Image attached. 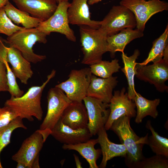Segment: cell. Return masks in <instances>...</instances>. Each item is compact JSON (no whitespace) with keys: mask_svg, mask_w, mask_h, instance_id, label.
<instances>
[{"mask_svg":"<svg viewBox=\"0 0 168 168\" xmlns=\"http://www.w3.org/2000/svg\"><path fill=\"white\" fill-rule=\"evenodd\" d=\"M56 73V71L53 70L41 85L31 87L21 97L16 98L11 96L6 101L4 106L9 107L22 119H26L32 121L34 120L33 117H34L38 120H41L43 114L41 105L42 93L48 83L54 77Z\"/></svg>","mask_w":168,"mask_h":168,"instance_id":"cell-1","label":"cell"},{"mask_svg":"<svg viewBox=\"0 0 168 168\" xmlns=\"http://www.w3.org/2000/svg\"><path fill=\"white\" fill-rule=\"evenodd\" d=\"M130 119L127 116L119 118L114 121L110 129L118 136L125 146L127 164L131 166L144 158L142 148L147 144L148 135L142 137L138 136L131 128Z\"/></svg>","mask_w":168,"mask_h":168,"instance_id":"cell-2","label":"cell"},{"mask_svg":"<svg viewBox=\"0 0 168 168\" xmlns=\"http://www.w3.org/2000/svg\"><path fill=\"white\" fill-rule=\"evenodd\" d=\"M79 32L83 55L81 63L90 65L101 61L103 55L108 52L107 36L99 29L86 25L79 26Z\"/></svg>","mask_w":168,"mask_h":168,"instance_id":"cell-3","label":"cell"},{"mask_svg":"<svg viewBox=\"0 0 168 168\" xmlns=\"http://www.w3.org/2000/svg\"><path fill=\"white\" fill-rule=\"evenodd\" d=\"M49 35L40 31L37 27L24 28L8 36L6 42L10 46L19 50L28 61L35 64L46 59V57L45 55L34 53L33 47L36 42L46 43L47 36Z\"/></svg>","mask_w":168,"mask_h":168,"instance_id":"cell-4","label":"cell"},{"mask_svg":"<svg viewBox=\"0 0 168 168\" xmlns=\"http://www.w3.org/2000/svg\"><path fill=\"white\" fill-rule=\"evenodd\" d=\"M92 75L90 67L73 69L67 80L55 86L62 90L72 101L82 102L87 96Z\"/></svg>","mask_w":168,"mask_h":168,"instance_id":"cell-5","label":"cell"},{"mask_svg":"<svg viewBox=\"0 0 168 168\" xmlns=\"http://www.w3.org/2000/svg\"><path fill=\"white\" fill-rule=\"evenodd\" d=\"M100 24L99 29L108 36L125 28L133 29L136 26V22L133 12L126 7L120 5L113 6L100 21Z\"/></svg>","mask_w":168,"mask_h":168,"instance_id":"cell-6","label":"cell"},{"mask_svg":"<svg viewBox=\"0 0 168 168\" xmlns=\"http://www.w3.org/2000/svg\"><path fill=\"white\" fill-rule=\"evenodd\" d=\"M120 5L124 6L133 13L137 29L143 32L146 23L154 14L168 10V3L160 0H122Z\"/></svg>","mask_w":168,"mask_h":168,"instance_id":"cell-7","label":"cell"},{"mask_svg":"<svg viewBox=\"0 0 168 168\" xmlns=\"http://www.w3.org/2000/svg\"><path fill=\"white\" fill-rule=\"evenodd\" d=\"M47 99V113L40 129L46 130L51 134L52 129L72 101L62 90L55 86L49 91Z\"/></svg>","mask_w":168,"mask_h":168,"instance_id":"cell-8","label":"cell"},{"mask_svg":"<svg viewBox=\"0 0 168 168\" xmlns=\"http://www.w3.org/2000/svg\"><path fill=\"white\" fill-rule=\"evenodd\" d=\"M70 4L68 1L58 3L53 14L47 20L41 21L37 28L49 35L52 32L60 33L64 35L68 40L76 42V38L69 26L68 16L67 10Z\"/></svg>","mask_w":168,"mask_h":168,"instance_id":"cell-9","label":"cell"},{"mask_svg":"<svg viewBox=\"0 0 168 168\" xmlns=\"http://www.w3.org/2000/svg\"><path fill=\"white\" fill-rule=\"evenodd\" d=\"M51 134L45 130L38 129L23 142L17 152L12 156V159L22 162L29 168H32L33 162L41 150L44 143Z\"/></svg>","mask_w":168,"mask_h":168,"instance_id":"cell-10","label":"cell"},{"mask_svg":"<svg viewBox=\"0 0 168 168\" xmlns=\"http://www.w3.org/2000/svg\"><path fill=\"white\" fill-rule=\"evenodd\" d=\"M136 77L139 79L154 85L159 92L167 91L165 84L168 79V61L163 58L150 65H141L136 63Z\"/></svg>","mask_w":168,"mask_h":168,"instance_id":"cell-11","label":"cell"},{"mask_svg":"<svg viewBox=\"0 0 168 168\" xmlns=\"http://www.w3.org/2000/svg\"><path fill=\"white\" fill-rule=\"evenodd\" d=\"M126 89L123 87L120 91H114L109 103L110 113L104 128L106 130L110 129L114 121L119 118L127 116L130 118L136 117V105L133 101L128 97L125 92Z\"/></svg>","mask_w":168,"mask_h":168,"instance_id":"cell-12","label":"cell"},{"mask_svg":"<svg viewBox=\"0 0 168 168\" xmlns=\"http://www.w3.org/2000/svg\"><path fill=\"white\" fill-rule=\"evenodd\" d=\"M88 117L87 128L92 136L97 134L104 127L109 117L110 109L109 103L89 96L83 99Z\"/></svg>","mask_w":168,"mask_h":168,"instance_id":"cell-13","label":"cell"},{"mask_svg":"<svg viewBox=\"0 0 168 168\" xmlns=\"http://www.w3.org/2000/svg\"><path fill=\"white\" fill-rule=\"evenodd\" d=\"M18 8L31 16L44 21L55 11L58 4L55 0H12Z\"/></svg>","mask_w":168,"mask_h":168,"instance_id":"cell-14","label":"cell"},{"mask_svg":"<svg viewBox=\"0 0 168 168\" xmlns=\"http://www.w3.org/2000/svg\"><path fill=\"white\" fill-rule=\"evenodd\" d=\"M51 135L59 142L66 144L85 142L92 136L87 127L73 129L63 124L60 119L52 129Z\"/></svg>","mask_w":168,"mask_h":168,"instance_id":"cell-15","label":"cell"},{"mask_svg":"<svg viewBox=\"0 0 168 168\" xmlns=\"http://www.w3.org/2000/svg\"><path fill=\"white\" fill-rule=\"evenodd\" d=\"M88 0H72L67 10L69 23L79 26L86 25L98 29L100 26V21L91 19Z\"/></svg>","mask_w":168,"mask_h":168,"instance_id":"cell-16","label":"cell"},{"mask_svg":"<svg viewBox=\"0 0 168 168\" xmlns=\"http://www.w3.org/2000/svg\"><path fill=\"white\" fill-rule=\"evenodd\" d=\"M118 82L117 77L112 76L107 78H103L92 74L87 96L109 103L113 95V90L117 85Z\"/></svg>","mask_w":168,"mask_h":168,"instance_id":"cell-17","label":"cell"},{"mask_svg":"<svg viewBox=\"0 0 168 168\" xmlns=\"http://www.w3.org/2000/svg\"><path fill=\"white\" fill-rule=\"evenodd\" d=\"M62 123L73 129L87 127L88 119L86 107L82 102L72 101L60 119Z\"/></svg>","mask_w":168,"mask_h":168,"instance_id":"cell-18","label":"cell"},{"mask_svg":"<svg viewBox=\"0 0 168 168\" xmlns=\"http://www.w3.org/2000/svg\"><path fill=\"white\" fill-rule=\"evenodd\" d=\"M7 61L11 65L12 70L16 77L22 83L27 84L28 80L33 74L30 63L24 57L19 50L11 46L7 48Z\"/></svg>","mask_w":168,"mask_h":168,"instance_id":"cell-19","label":"cell"},{"mask_svg":"<svg viewBox=\"0 0 168 168\" xmlns=\"http://www.w3.org/2000/svg\"><path fill=\"white\" fill-rule=\"evenodd\" d=\"M97 139L101 147L102 159L99 167L105 168L107 161L114 157H126L127 150L123 143L118 144L111 142L109 139L106 130L104 127L101 128L98 132Z\"/></svg>","mask_w":168,"mask_h":168,"instance_id":"cell-20","label":"cell"},{"mask_svg":"<svg viewBox=\"0 0 168 168\" xmlns=\"http://www.w3.org/2000/svg\"><path fill=\"white\" fill-rule=\"evenodd\" d=\"M143 32L137 29L133 30L126 28L117 33L107 37L108 52L110 53L111 56L114 58L117 52H124L126 46L134 39L143 36Z\"/></svg>","mask_w":168,"mask_h":168,"instance_id":"cell-21","label":"cell"},{"mask_svg":"<svg viewBox=\"0 0 168 168\" xmlns=\"http://www.w3.org/2000/svg\"><path fill=\"white\" fill-rule=\"evenodd\" d=\"M98 143L97 139H90L87 141L74 144H63L64 150L77 151L88 162L89 168H98L96 161L101 154V149H96L95 146Z\"/></svg>","mask_w":168,"mask_h":168,"instance_id":"cell-22","label":"cell"},{"mask_svg":"<svg viewBox=\"0 0 168 168\" xmlns=\"http://www.w3.org/2000/svg\"><path fill=\"white\" fill-rule=\"evenodd\" d=\"M133 101L137 109L135 123H141L143 119L147 116H150L154 119L157 117L158 114L157 107L160 102V99L149 100L137 92Z\"/></svg>","mask_w":168,"mask_h":168,"instance_id":"cell-23","label":"cell"},{"mask_svg":"<svg viewBox=\"0 0 168 168\" xmlns=\"http://www.w3.org/2000/svg\"><path fill=\"white\" fill-rule=\"evenodd\" d=\"M140 54L139 51L136 49L133 55L130 56H128L124 52L122 53L121 55L124 66L121 70L125 74L127 80L128 97L133 101L137 92L135 88L134 81V77L136 73V61Z\"/></svg>","mask_w":168,"mask_h":168,"instance_id":"cell-24","label":"cell"},{"mask_svg":"<svg viewBox=\"0 0 168 168\" xmlns=\"http://www.w3.org/2000/svg\"><path fill=\"white\" fill-rule=\"evenodd\" d=\"M3 7L7 15L12 21L17 25H21L25 28H37L42 21L16 8L9 1Z\"/></svg>","mask_w":168,"mask_h":168,"instance_id":"cell-25","label":"cell"},{"mask_svg":"<svg viewBox=\"0 0 168 168\" xmlns=\"http://www.w3.org/2000/svg\"><path fill=\"white\" fill-rule=\"evenodd\" d=\"M168 26L163 33L153 42L152 46L147 58L143 62L138 63L141 65H147L150 62H158L162 59L164 51L168 46Z\"/></svg>","mask_w":168,"mask_h":168,"instance_id":"cell-26","label":"cell"},{"mask_svg":"<svg viewBox=\"0 0 168 168\" xmlns=\"http://www.w3.org/2000/svg\"><path fill=\"white\" fill-rule=\"evenodd\" d=\"M150 120L147 121L146 126V128L151 131L152 134L148 138L147 145L156 155L168 158V139L160 136L156 132Z\"/></svg>","mask_w":168,"mask_h":168,"instance_id":"cell-27","label":"cell"},{"mask_svg":"<svg viewBox=\"0 0 168 168\" xmlns=\"http://www.w3.org/2000/svg\"><path fill=\"white\" fill-rule=\"evenodd\" d=\"M92 74L103 78H107L118 72L121 68L119 60L116 58L111 61L102 60L100 62L90 65Z\"/></svg>","mask_w":168,"mask_h":168,"instance_id":"cell-28","label":"cell"},{"mask_svg":"<svg viewBox=\"0 0 168 168\" xmlns=\"http://www.w3.org/2000/svg\"><path fill=\"white\" fill-rule=\"evenodd\" d=\"M22 119L20 117H17L7 126L0 131V155L3 149L10 143L11 135L14 130L18 128L27 129ZM2 168L0 158V168Z\"/></svg>","mask_w":168,"mask_h":168,"instance_id":"cell-29","label":"cell"},{"mask_svg":"<svg viewBox=\"0 0 168 168\" xmlns=\"http://www.w3.org/2000/svg\"><path fill=\"white\" fill-rule=\"evenodd\" d=\"M132 165H133L132 167L139 168H167L168 158L156 155L149 158L144 157Z\"/></svg>","mask_w":168,"mask_h":168,"instance_id":"cell-30","label":"cell"},{"mask_svg":"<svg viewBox=\"0 0 168 168\" xmlns=\"http://www.w3.org/2000/svg\"><path fill=\"white\" fill-rule=\"evenodd\" d=\"M25 28L14 24L7 15L3 7L0 8V33L10 36Z\"/></svg>","mask_w":168,"mask_h":168,"instance_id":"cell-31","label":"cell"},{"mask_svg":"<svg viewBox=\"0 0 168 168\" xmlns=\"http://www.w3.org/2000/svg\"><path fill=\"white\" fill-rule=\"evenodd\" d=\"M4 63L7 70L8 91L11 96L16 98L21 97L24 94V91L20 88L16 81V77L10 67L8 63L5 61Z\"/></svg>","mask_w":168,"mask_h":168,"instance_id":"cell-32","label":"cell"},{"mask_svg":"<svg viewBox=\"0 0 168 168\" xmlns=\"http://www.w3.org/2000/svg\"><path fill=\"white\" fill-rule=\"evenodd\" d=\"M7 48L0 45V92L8 91L7 72L4 61H7Z\"/></svg>","mask_w":168,"mask_h":168,"instance_id":"cell-33","label":"cell"},{"mask_svg":"<svg viewBox=\"0 0 168 168\" xmlns=\"http://www.w3.org/2000/svg\"><path fill=\"white\" fill-rule=\"evenodd\" d=\"M18 117L9 107L4 106L0 110V131L7 126Z\"/></svg>","mask_w":168,"mask_h":168,"instance_id":"cell-34","label":"cell"},{"mask_svg":"<svg viewBox=\"0 0 168 168\" xmlns=\"http://www.w3.org/2000/svg\"><path fill=\"white\" fill-rule=\"evenodd\" d=\"M73 156L77 167L82 168L81 163L78 157L75 154H74Z\"/></svg>","mask_w":168,"mask_h":168,"instance_id":"cell-35","label":"cell"},{"mask_svg":"<svg viewBox=\"0 0 168 168\" xmlns=\"http://www.w3.org/2000/svg\"><path fill=\"white\" fill-rule=\"evenodd\" d=\"M39 155L36 157L34 161L32 166V168H40L39 164Z\"/></svg>","mask_w":168,"mask_h":168,"instance_id":"cell-36","label":"cell"},{"mask_svg":"<svg viewBox=\"0 0 168 168\" xmlns=\"http://www.w3.org/2000/svg\"><path fill=\"white\" fill-rule=\"evenodd\" d=\"M16 166L17 168H29L25 164L22 162H17Z\"/></svg>","mask_w":168,"mask_h":168,"instance_id":"cell-37","label":"cell"},{"mask_svg":"<svg viewBox=\"0 0 168 168\" xmlns=\"http://www.w3.org/2000/svg\"><path fill=\"white\" fill-rule=\"evenodd\" d=\"M102 0H88V3L89 5H93L101 1Z\"/></svg>","mask_w":168,"mask_h":168,"instance_id":"cell-38","label":"cell"},{"mask_svg":"<svg viewBox=\"0 0 168 168\" xmlns=\"http://www.w3.org/2000/svg\"><path fill=\"white\" fill-rule=\"evenodd\" d=\"M9 1V0H0V8L4 7Z\"/></svg>","mask_w":168,"mask_h":168,"instance_id":"cell-39","label":"cell"},{"mask_svg":"<svg viewBox=\"0 0 168 168\" xmlns=\"http://www.w3.org/2000/svg\"><path fill=\"white\" fill-rule=\"evenodd\" d=\"M57 3L58 4V3L63 1H68V0H55Z\"/></svg>","mask_w":168,"mask_h":168,"instance_id":"cell-40","label":"cell"},{"mask_svg":"<svg viewBox=\"0 0 168 168\" xmlns=\"http://www.w3.org/2000/svg\"><path fill=\"white\" fill-rule=\"evenodd\" d=\"M1 108H0V110L1 109Z\"/></svg>","mask_w":168,"mask_h":168,"instance_id":"cell-41","label":"cell"}]
</instances>
